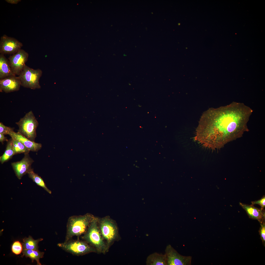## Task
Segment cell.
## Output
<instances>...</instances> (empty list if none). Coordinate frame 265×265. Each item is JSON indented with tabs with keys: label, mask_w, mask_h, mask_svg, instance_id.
<instances>
[{
	"label": "cell",
	"mask_w": 265,
	"mask_h": 265,
	"mask_svg": "<svg viewBox=\"0 0 265 265\" xmlns=\"http://www.w3.org/2000/svg\"><path fill=\"white\" fill-rule=\"evenodd\" d=\"M22 252L23 253L22 256H25L26 257L30 258L32 262L35 260L37 262V265H41L39 259L43 257L44 254V252H40L38 250L27 249L23 250Z\"/></svg>",
	"instance_id": "e0dca14e"
},
{
	"label": "cell",
	"mask_w": 265,
	"mask_h": 265,
	"mask_svg": "<svg viewBox=\"0 0 265 265\" xmlns=\"http://www.w3.org/2000/svg\"><path fill=\"white\" fill-rule=\"evenodd\" d=\"M167 265H190L192 257L179 254L170 244L167 245L164 254Z\"/></svg>",
	"instance_id": "ba28073f"
},
{
	"label": "cell",
	"mask_w": 265,
	"mask_h": 265,
	"mask_svg": "<svg viewBox=\"0 0 265 265\" xmlns=\"http://www.w3.org/2000/svg\"><path fill=\"white\" fill-rule=\"evenodd\" d=\"M94 216L88 213L83 215H73L70 217L67 221L65 241L72 239L74 236L83 235Z\"/></svg>",
	"instance_id": "7a4b0ae2"
},
{
	"label": "cell",
	"mask_w": 265,
	"mask_h": 265,
	"mask_svg": "<svg viewBox=\"0 0 265 265\" xmlns=\"http://www.w3.org/2000/svg\"><path fill=\"white\" fill-rule=\"evenodd\" d=\"M13 75V73L9 60L4 54H0V79Z\"/></svg>",
	"instance_id": "9a60e30c"
},
{
	"label": "cell",
	"mask_w": 265,
	"mask_h": 265,
	"mask_svg": "<svg viewBox=\"0 0 265 265\" xmlns=\"http://www.w3.org/2000/svg\"><path fill=\"white\" fill-rule=\"evenodd\" d=\"M13 131V129L5 126L1 122H0V133L4 135L8 134Z\"/></svg>",
	"instance_id": "603a6c76"
},
{
	"label": "cell",
	"mask_w": 265,
	"mask_h": 265,
	"mask_svg": "<svg viewBox=\"0 0 265 265\" xmlns=\"http://www.w3.org/2000/svg\"><path fill=\"white\" fill-rule=\"evenodd\" d=\"M24 154V157L21 160L12 163L11 164L16 176L19 179L28 173L31 169V165L34 162L28 153Z\"/></svg>",
	"instance_id": "8fae6325"
},
{
	"label": "cell",
	"mask_w": 265,
	"mask_h": 265,
	"mask_svg": "<svg viewBox=\"0 0 265 265\" xmlns=\"http://www.w3.org/2000/svg\"><path fill=\"white\" fill-rule=\"evenodd\" d=\"M21 86L18 77L9 76L0 79V92L6 93L17 91Z\"/></svg>",
	"instance_id": "7c38bea8"
},
{
	"label": "cell",
	"mask_w": 265,
	"mask_h": 265,
	"mask_svg": "<svg viewBox=\"0 0 265 265\" xmlns=\"http://www.w3.org/2000/svg\"><path fill=\"white\" fill-rule=\"evenodd\" d=\"M22 244L19 241H14L11 246V250L13 253L16 255L20 254L23 251Z\"/></svg>",
	"instance_id": "7402d4cb"
},
{
	"label": "cell",
	"mask_w": 265,
	"mask_h": 265,
	"mask_svg": "<svg viewBox=\"0 0 265 265\" xmlns=\"http://www.w3.org/2000/svg\"><path fill=\"white\" fill-rule=\"evenodd\" d=\"M40 69H34L26 65L23 70L18 76L23 87L35 90L39 89L41 86L39 80L42 74Z\"/></svg>",
	"instance_id": "52a82bcc"
},
{
	"label": "cell",
	"mask_w": 265,
	"mask_h": 265,
	"mask_svg": "<svg viewBox=\"0 0 265 265\" xmlns=\"http://www.w3.org/2000/svg\"><path fill=\"white\" fill-rule=\"evenodd\" d=\"M261 227L260 228L259 232L261 237V238L264 244L265 245V223H260Z\"/></svg>",
	"instance_id": "cb8c5ba5"
},
{
	"label": "cell",
	"mask_w": 265,
	"mask_h": 265,
	"mask_svg": "<svg viewBox=\"0 0 265 265\" xmlns=\"http://www.w3.org/2000/svg\"><path fill=\"white\" fill-rule=\"evenodd\" d=\"M27 174L29 177L37 185L43 188L49 193H51V191L47 188L43 179L34 172L33 169H31Z\"/></svg>",
	"instance_id": "ffe728a7"
},
{
	"label": "cell",
	"mask_w": 265,
	"mask_h": 265,
	"mask_svg": "<svg viewBox=\"0 0 265 265\" xmlns=\"http://www.w3.org/2000/svg\"><path fill=\"white\" fill-rule=\"evenodd\" d=\"M43 240V239L42 238L34 240L31 236H29L28 238H25L23 239V249L38 250V243L39 242Z\"/></svg>",
	"instance_id": "d6986e66"
},
{
	"label": "cell",
	"mask_w": 265,
	"mask_h": 265,
	"mask_svg": "<svg viewBox=\"0 0 265 265\" xmlns=\"http://www.w3.org/2000/svg\"><path fill=\"white\" fill-rule=\"evenodd\" d=\"M11 137L19 141L24 145L30 151L37 152L42 147L41 144L32 141L17 132L13 131L9 135Z\"/></svg>",
	"instance_id": "5bb4252c"
},
{
	"label": "cell",
	"mask_w": 265,
	"mask_h": 265,
	"mask_svg": "<svg viewBox=\"0 0 265 265\" xmlns=\"http://www.w3.org/2000/svg\"><path fill=\"white\" fill-rule=\"evenodd\" d=\"M146 265H167L165 254L157 252L150 254L147 257Z\"/></svg>",
	"instance_id": "2e32d148"
},
{
	"label": "cell",
	"mask_w": 265,
	"mask_h": 265,
	"mask_svg": "<svg viewBox=\"0 0 265 265\" xmlns=\"http://www.w3.org/2000/svg\"><path fill=\"white\" fill-rule=\"evenodd\" d=\"M23 46V44L17 39L4 34L0 39V53L12 55L21 49Z\"/></svg>",
	"instance_id": "30bf717a"
},
{
	"label": "cell",
	"mask_w": 265,
	"mask_h": 265,
	"mask_svg": "<svg viewBox=\"0 0 265 265\" xmlns=\"http://www.w3.org/2000/svg\"><path fill=\"white\" fill-rule=\"evenodd\" d=\"M252 204L254 205L257 204L259 205L261 207V208L264 209L265 206V197L264 196L260 199L258 200L251 202Z\"/></svg>",
	"instance_id": "d4e9b609"
},
{
	"label": "cell",
	"mask_w": 265,
	"mask_h": 265,
	"mask_svg": "<svg viewBox=\"0 0 265 265\" xmlns=\"http://www.w3.org/2000/svg\"><path fill=\"white\" fill-rule=\"evenodd\" d=\"M98 225L102 237L109 249L118 238V228L115 221L107 216L98 218Z\"/></svg>",
	"instance_id": "277c9868"
},
{
	"label": "cell",
	"mask_w": 265,
	"mask_h": 265,
	"mask_svg": "<svg viewBox=\"0 0 265 265\" xmlns=\"http://www.w3.org/2000/svg\"><path fill=\"white\" fill-rule=\"evenodd\" d=\"M240 205L246 212L251 218L258 220L260 223H265V211L264 209L258 208L253 205H249L239 203Z\"/></svg>",
	"instance_id": "4fadbf2b"
},
{
	"label": "cell",
	"mask_w": 265,
	"mask_h": 265,
	"mask_svg": "<svg viewBox=\"0 0 265 265\" xmlns=\"http://www.w3.org/2000/svg\"><path fill=\"white\" fill-rule=\"evenodd\" d=\"M15 123L19 127L18 132L30 140L34 142L39 123L32 111L26 113Z\"/></svg>",
	"instance_id": "5b68a950"
},
{
	"label": "cell",
	"mask_w": 265,
	"mask_h": 265,
	"mask_svg": "<svg viewBox=\"0 0 265 265\" xmlns=\"http://www.w3.org/2000/svg\"><path fill=\"white\" fill-rule=\"evenodd\" d=\"M98 218L94 216L85 233L81 238L93 247L99 253H105L108 249L100 233L98 225Z\"/></svg>",
	"instance_id": "3957f363"
},
{
	"label": "cell",
	"mask_w": 265,
	"mask_h": 265,
	"mask_svg": "<svg viewBox=\"0 0 265 265\" xmlns=\"http://www.w3.org/2000/svg\"><path fill=\"white\" fill-rule=\"evenodd\" d=\"M15 154L13 149L12 138H11L7 141L5 151L3 154L0 157V161L2 164L8 161Z\"/></svg>",
	"instance_id": "ac0fdd59"
},
{
	"label": "cell",
	"mask_w": 265,
	"mask_h": 265,
	"mask_svg": "<svg viewBox=\"0 0 265 265\" xmlns=\"http://www.w3.org/2000/svg\"><path fill=\"white\" fill-rule=\"evenodd\" d=\"M58 246L66 252L77 256L91 252H97L96 250L85 241L72 239L66 242L58 243Z\"/></svg>",
	"instance_id": "8992f818"
},
{
	"label": "cell",
	"mask_w": 265,
	"mask_h": 265,
	"mask_svg": "<svg viewBox=\"0 0 265 265\" xmlns=\"http://www.w3.org/2000/svg\"><path fill=\"white\" fill-rule=\"evenodd\" d=\"M7 137H5L4 135L0 133V142L2 144L3 143V142L5 141H8Z\"/></svg>",
	"instance_id": "484cf974"
},
{
	"label": "cell",
	"mask_w": 265,
	"mask_h": 265,
	"mask_svg": "<svg viewBox=\"0 0 265 265\" xmlns=\"http://www.w3.org/2000/svg\"><path fill=\"white\" fill-rule=\"evenodd\" d=\"M253 112L244 103L236 102L210 108L201 117L194 140L210 149L220 148L249 131L247 123Z\"/></svg>",
	"instance_id": "6da1fadb"
},
{
	"label": "cell",
	"mask_w": 265,
	"mask_h": 265,
	"mask_svg": "<svg viewBox=\"0 0 265 265\" xmlns=\"http://www.w3.org/2000/svg\"><path fill=\"white\" fill-rule=\"evenodd\" d=\"M7 2L13 4H17L19 2H20L21 0H5Z\"/></svg>",
	"instance_id": "4316f807"
},
{
	"label": "cell",
	"mask_w": 265,
	"mask_h": 265,
	"mask_svg": "<svg viewBox=\"0 0 265 265\" xmlns=\"http://www.w3.org/2000/svg\"><path fill=\"white\" fill-rule=\"evenodd\" d=\"M28 56L27 52L21 49L9 57L8 60L14 75L18 76L19 75L26 65L25 63L27 61Z\"/></svg>",
	"instance_id": "9c48e42d"
},
{
	"label": "cell",
	"mask_w": 265,
	"mask_h": 265,
	"mask_svg": "<svg viewBox=\"0 0 265 265\" xmlns=\"http://www.w3.org/2000/svg\"><path fill=\"white\" fill-rule=\"evenodd\" d=\"M13 149L15 154H18L28 153L30 150L19 141L12 138Z\"/></svg>",
	"instance_id": "44dd1931"
}]
</instances>
